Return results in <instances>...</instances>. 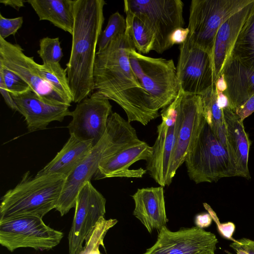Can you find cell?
I'll return each instance as SVG.
<instances>
[{
  "label": "cell",
  "mask_w": 254,
  "mask_h": 254,
  "mask_svg": "<svg viewBox=\"0 0 254 254\" xmlns=\"http://www.w3.org/2000/svg\"><path fill=\"white\" fill-rule=\"evenodd\" d=\"M106 4L104 0H74L71 49L65 68L73 102L76 103L93 92L96 49Z\"/></svg>",
  "instance_id": "cell-2"
},
{
  "label": "cell",
  "mask_w": 254,
  "mask_h": 254,
  "mask_svg": "<svg viewBox=\"0 0 254 254\" xmlns=\"http://www.w3.org/2000/svg\"><path fill=\"white\" fill-rule=\"evenodd\" d=\"M112 106L107 98L91 94L78 103L71 112L67 128L70 135L95 146L105 134Z\"/></svg>",
  "instance_id": "cell-15"
},
{
  "label": "cell",
  "mask_w": 254,
  "mask_h": 254,
  "mask_svg": "<svg viewBox=\"0 0 254 254\" xmlns=\"http://www.w3.org/2000/svg\"><path fill=\"white\" fill-rule=\"evenodd\" d=\"M23 22L22 16L7 18L0 13V37L5 39L11 35H14L21 27Z\"/></svg>",
  "instance_id": "cell-33"
},
{
  "label": "cell",
  "mask_w": 254,
  "mask_h": 254,
  "mask_svg": "<svg viewBox=\"0 0 254 254\" xmlns=\"http://www.w3.org/2000/svg\"><path fill=\"white\" fill-rule=\"evenodd\" d=\"M128 56L131 68L149 94L153 109L158 112L171 104L180 90L173 60L144 56L134 48L128 50Z\"/></svg>",
  "instance_id": "cell-5"
},
{
  "label": "cell",
  "mask_w": 254,
  "mask_h": 254,
  "mask_svg": "<svg viewBox=\"0 0 254 254\" xmlns=\"http://www.w3.org/2000/svg\"><path fill=\"white\" fill-rule=\"evenodd\" d=\"M152 154V146L144 141L131 145L114 155L100 161L95 180L111 178H140L147 172L146 169L139 168L130 169L135 162L144 160L146 162Z\"/></svg>",
  "instance_id": "cell-17"
},
{
  "label": "cell",
  "mask_w": 254,
  "mask_h": 254,
  "mask_svg": "<svg viewBox=\"0 0 254 254\" xmlns=\"http://www.w3.org/2000/svg\"><path fill=\"white\" fill-rule=\"evenodd\" d=\"M135 207L133 215L151 233L166 226V216L163 187L138 189L132 195Z\"/></svg>",
  "instance_id": "cell-20"
},
{
  "label": "cell",
  "mask_w": 254,
  "mask_h": 254,
  "mask_svg": "<svg viewBox=\"0 0 254 254\" xmlns=\"http://www.w3.org/2000/svg\"><path fill=\"white\" fill-rule=\"evenodd\" d=\"M0 92L6 103V104L11 109L19 113V109L13 100L10 92L8 91L3 79L0 75Z\"/></svg>",
  "instance_id": "cell-37"
},
{
  "label": "cell",
  "mask_w": 254,
  "mask_h": 254,
  "mask_svg": "<svg viewBox=\"0 0 254 254\" xmlns=\"http://www.w3.org/2000/svg\"><path fill=\"white\" fill-rule=\"evenodd\" d=\"M106 200L87 182L79 190L68 236L69 254H78L91 231L106 213Z\"/></svg>",
  "instance_id": "cell-13"
},
{
  "label": "cell",
  "mask_w": 254,
  "mask_h": 254,
  "mask_svg": "<svg viewBox=\"0 0 254 254\" xmlns=\"http://www.w3.org/2000/svg\"><path fill=\"white\" fill-rule=\"evenodd\" d=\"M178 113L180 125L169 169L171 183L205 124L201 96L183 93Z\"/></svg>",
  "instance_id": "cell-12"
},
{
  "label": "cell",
  "mask_w": 254,
  "mask_h": 254,
  "mask_svg": "<svg viewBox=\"0 0 254 254\" xmlns=\"http://www.w3.org/2000/svg\"><path fill=\"white\" fill-rule=\"evenodd\" d=\"M254 4V0L229 17L219 28L214 40L212 56L215 82L221 75L245 23Z\"/></svg>",
  "instance_id": "cell-19"
},
{
  "label": "cell",
  "mask_w": 254,
  "mask_h": 254,
  "mask_svg": "<svg viewBox=\"0 0 254 254\" xmlns=\"http://www.w3.org/2000/svg\"><path fill=\"white\" fill-rule=\"evenodd\" d=\"M63 237V232L38 217L22 216L0 222V244L11 252L21 248L49 250L58 246Z\"/></svg>",
  "instance_id": "cell-8"
},
{
  "label": "cell",
  "mask_w": 254,
  "mask_h": 254,
  "mask_svg": "<svg viewBox=\"0 0 254 254\" xmlns=\"http://www.w3.org/2000/svg\"><path fill=\"white\" fill-rule=\"evenodd\" d=\"M231 57L254 69V4L238 37Z\"/></svg>",
  "instance_id": "cell-26"
},
{
  "label": "cell",
  "mask_w": 254,
  "mask_h": 254,
  "mask_svg": "<svg viewBox=\"0 0 254 254\" xmlns=\"http://www.w3.org/2000/svg\"><path fill=\"white\" fill-rule=\"evenodd\" d=\"M230 247L233 249H241L249 254H254V246L243 242L239 240H236L230 245Z\"/></svg>",
  "instance_id": "cell-40"
},
{
  "label": "cell",
  "mask_w": 254,
  "mask_h": 254,
  "mask_svg": "<svg viewBox=\"0 0 254 254\" xmlns=\"http://www.w3.org/2000/svg\"><path fill=\"white\" fill-rule=\"evenodd\" d=\"M254 112V95L252 96L245 103L235 111V113L242 122Z\"/></svg>",
  "instance_id": "cell-36"
},
{
  "label": "cell",
  "mask_w": 254,
  "mask_h": 254,
  "mask_svg": "<svg viewBox=\"0 0 254 254\" xmlns=\"http://www.w3.org/2000/svg\"><path fill=\"white\" fill-rule=\"evenodd\" d=\"M66 177L54 174L33 177L26 172L1 198L0 222L22 216L41 218L55 209Z\"/></svg>",
  "instance_id": "cell-3"
},
{
  "label": "cell",
  "mask_w": 254,
  "mask_h": 254,
  "mask_svg": "<svg viewBox=\"0 0 254 254\" xmlns=\"http://www.w3.org/2000/svg\"><path fill=\"white\" fill-rule=\"evenodd\" d=\"M124 2V6L138 16L153 33V51L162 54L172 47V34L185 24L182 0H125Z\"/></svg>",
  "instance_id": "cell-7"
},
{
  "label": "cell",
  "mask_w": 254,
  "mask_h": 254,
  "mask_svg": "<svg viewBox=\"0 0 254 254\" xmlns=\"http://www.w3.org/2000/svg\"><path fill=\"white\" fill-rule=\"evenodd\" d=\"M189 35L188 28H179L175 30L170 37V43L172 46L175 44H182L188 38Z\"/></svg>",
  "instance_id": "cell-38"
},
{
  "label": "cell",
  "mask_w": 254,
  "mask_h": 254,
  "mask_svg": "<svg viewBox=\"0 0 254 254\" xmlns=\"http://www.w3.org/2000/svg\"><path fill=\"white\" fill-rule=\"evenodd\" d=\"M211 128L216 138L228 150L230 153L227 128L225 121Z\"/></svg>",
  "instance_id": "cell-35"
},
{
  "label": "cell",
  "mask_w": 254,
  "mask_h": 254,
  "mask_svg": "<svg viewBox=\"0 0 254 254\" xmlns=\"http://www.w3.org/2000/svg\"><path fill=\"white\" fill-rule=\"evenodd\" d=\"M185 162L189 177L196 184L238 176L228 150L216 138L206 122Z\"/></svg>",
  "instance_id": "cell-4"
},
{
  "label": "cell",
  "mask_w": 254,
  "mask_h": 254,
  "mask_svg": "<svg viewBox=\"0 0 254 254\" xmlns=\"http://www.w3.org/2000/svg\"><path fill=\"white\" fill-rule=\"evenodd\" d=\"M39 47L37 53L43 64L60 63L64 56L59 37L52 38L46 37L41 39Z\"/></svg>",
  "instance_id": "cell-31"
},
{
  "label": "cell",
  "mask_w": 254,
  "mask_h": 254,
  "mask_svg": "<svg viewBox=\"0 0 254 254\" xmlns=\"http://www.w3.org/2000/svg\"><path fill=\"white\" fill-rule=\"evenodd\" d=\"M133 48H135L126 30L113 39L104 50L96 52L91 94L118 104L129 123L146 126L159 113L152 107L149 94L130 66L128 50Z\"/></svg>",
  "instance_id": "cell-1"
},
{
  "label": "cell",
  "mask_w": 254,
  "mask_h": 254,
  "mask_svg": "<svg viewBox=\"0 0 254 254\" xmlns=\"http://www.w3.org/2000/svg\"><path fill=\"white\" fill-rule=\"evenodd\" d=\"M222 74L226 84V89L224 93L235 113L237 108L251 97L246 65L239 60L231 57L225 64Z\"/></svg>",
  "instance_id": "cell-24"
},
{
  "label": "cell",
  "mask_w": 254,
  "mask_h": 254,
  "mask_svg": "<svg viewBox=\"0 0 254 254\" xmlns=\"http://www.w3.org/2000/svg\"><path fill=\"white\" fill-rule=\"evenodd\" d=\"M200 96L205 121L210 127L224 122V109L218 104L215 84Z\"/></svg>",
  "instance_id": "cell-29"
},
{
  "label": "cell",
  "mask_w": 254,
  "mask_h": 254,
  "mask_svg": "<svg viewBox=\"0 0 254 254\" xmlns=\"http://www.w3.org/2000/svg\"><path fill=\"white\" fill-rule=\"evenodd\" d=\"M113 132V123L109 118L107 130L102 138L93 147L88 156L66 177L55 208L62 216L75 208L79 190L96 174L102 155L112 140Z\"/></svg>",
  "instance_id": "cell-16"
},
{
  "label": "cell",
  "mask_w": 254,
  "mask_h": 254,
  "mask_svg": "<svg viewBox=\"0 0 254 254\" xmlns=\"http://www.w3.org/2000/svg\"><path fill=\"white\" fill-rule=\"evenodd\" d=\"M247 73L249 86V90L251 97L254 95V69L247 66Z\"/></svg>",
  "instance_id": "cell-41"
},
{
  "label": "cell",
  "mask_w": 254,
  "mask_h": 254,
  "mask_svg": "<svg viewBox=\"0 0 254 254\" xmlns=\"http://www.w3.org/2000/svg\"><path fill=\"white\" fill-rule=\"evenodd\" d=\"M93 148L91 142L81 141L70 135L62 149L35 176L58 174L67 177L88 156Z\"/></svg>",
  "instance_id": "cell-22"
},
{
  "label": "cell",
  "mask_w": 254,
  "mask_h": 254,
  "mask_svg": "<svg viewBox=\"0 0 254 254\" xmlns=\"http://www.w3.org/2000/svg\"><path fill=\"white\" fill-rule=\"evenodd\" d=\"M203 205L211 216L212 219H213L216 222L218 231L220 235L225 239L235 242L236 240H235L232 237L233 233L235 230V224L231 222L220 223L216 213L213 211L210 206L206 203H203Z\"/></svg>",
  "instance_id": "cell-34"
},
{
  "label": "cell",
  "mask_w": 254,
  "mask_h": 254,
  "mask_svg": "<svg viewBox=\"0 0 254 254\" xmlns=\"http://www.w3.org/2000/svg\"><path fill=\"white\" fill-rule=\"evenodd\" d=\"M235 250L236 252V254H249L247 252L241 249H237Z\"/></svg>",
  "instance_id": "cell-43"
},
{
  "label": "cell",
  "mask_w": 254,
  "mask_h": 254,
  "mask_svg": "<svg viewBox=\"0 0 254 254\" xmlns=\"http://www.w3.org/2000/svg\"><path fill=\"white\" fill-rule=\"evenodd\" d=\"M126 14V31L129 34L136 50L141 54L153 51L154 35L138 16L124 6Z\"/></svg>",
  "instance_id": "cell-25"
},
{
  "label": "cell",
  "mask_w": 254,
  "mask_h": 254,
  "mask_svg": "<svg viewBox=\"0 0 254 254\" xmlns=\"http://www.w3.org/2000/svg\"><path fill=\"white\" fill-rule=\"evenodd\" d=\"M218 243L214 234L197 226L173 232L165 226L158 231L155 243L143 254H212Z\"/></svg>",
  "instance_id": "cell-14"
},
{
  "label": "cell",
  "mask_w": 254,
  "mask_h": 254,
  "mask_svg": "<svg viewBox=\"0 0 254 254\" xmlns=\"http://www.w3.org/2000/svg\"><path fill=\"white\" fill-rule=\"evenodd\" d=\"M74 0H26L39 20H47L71 35L74 27Z\"/></svg>",
  "instance_id": "cell-23"
},
{
  "label": "cell",
  "mask_w": 254,
  "mask_h": 254,
  "mask_svg": "<svg viewBox=\"0 0 254 254\" xmlns=\"http://www.w3.org/2000/svg\"><path fill=\"white\" fill-rule=\"evenodd\" d=\"M126 19L118 11L112 14L109 17L105 29L102 31L98 43L97 52L104 50L111 41L119 34L125 32Z\"/></svg>",
  "instance_id": "cell-30"
},
{
  "label": "cell",
  "mask_w": 254,
  "mask_h": 254,
  "mask_svg": "<svg viewBox=\"0 0 254 254\" xmlns=\"http://www.w3.org/2000/svg\"><path fill=\"white\" fill-rule=\"evenodd\" d=\"M0 75L11 95H18L31 90L30 86L12 71L0 66Z\"/></svg>",
  "instance_id": "cell-32"
},
{
  "label": "cell",
  "mask_w": 254,
  "mask_h": 254,
  "mask_svg": "<svg viewBox=\"0 0 254 254\" xmlns=\"http://www.w3.org/2000/svg\"><path fill=\"white\" fill-rule=\"evenodd\" d=\"M1 3L5 6L8 5L17 10L24 6V3L26 2V0H1Z\"/></svg>",
  "instance_id": "cell-42"
},
{
  "label": "cell",
  "mask_w": 254,
  "mask_h": 254,
  "mask_svg": "<svg viewBox=\"0 0 254 254\" xmlns=\"http://www.w3.org/2000/svg\"><path fill=\"white\" fill-rule=\"evenodd\" d=\"M38 64L28 57L17 44H12L0 37V66L16 74L44 103L55 106H70L66 99L57 93L41 76Z\"/></svg>",
  "instance_id": "cell-10"
},
{
  "label": "cell",
  "mask_w": 254,
  "mask_h": 254,
  "mask_svg": "<svg viewBox=\"0 0 254 254\" xmlns=\"http://www.w3.org/2000/svg\"><path fill=\"white\" fill-rule=\"evenodd\" d=\"M182 93L161 112L162 122L157 127V137L152 154L147 161L146 170L160 186H169V169L180 125L178 108Z\"/></svg>",
  "instance_id": "cell-9"
},
{
  "label": "cell",
  "mask_w": 254,
  "mask_h": 254,
  "mask_svg": "<svg viewBox=\"0 0 254 254\" xmlns=\"http://www.w3.org/2000/svg\"><path fill=\"white\" fill-rule=\"evenodd\" d=\"M39 73L59 94L70 103L73 102L72 95L69 85L66 68L64 69L60 63L38 64Z\"/></svg>",
  "instance_id": "cell-27"
},
{
  "label": "cell",
  "mask_w": 254,
  "mask_h": 254,
  "mask_svg": "<svg viewBox=\"0 0 254 254\" xmlns=\"http://www.w3.org/2000/svg\"><path fill=\"white\" fill-rule=\"evenodd\" d=\"M212 221V218L209 213H202L196 216L195 224L196 226L203 229L209 227Z\"/></svg>",
  "instance_id": "cell-39"
},
{
  "label": "cell",
  "mask_w": 254,
  "mask_h": 254,
  "mask_svg": "<svg viewBox=\"0 0 254 254\" xmlns=\"http://www.w3.org/2000/svg\"><path fill=\"white\" fill-rule=\"evenodd\" d=\"M231 156L238 171V177L251 179L248 168L251 141L242 122L231 107L224 109Z\"/></svg>",
  "instance_id": "cell-21"
},
{
  "label": "cell",
  "mask_w": 254,
  "mask_h": 254,
  "mask_svg": "<svg viewBox=\"0 0 254 254\" xmlns=\"http://www.w3.org/2000/svg\"><path fill=\"white\" fill-rule=\"evenodd\" d=\"M11 96L19 113L25 118L29 132L46 129L50 123L62 122L65 117L71 116L68 106L44 103L32 90L21 95Z\"/></svg>",
  "instance_id": "cell-18"
},
{
  "label": "cell",
  "mask_w": 254,
  "mask_h": 254,
  "mask_svg": "<svg viewBox=\"0 0 254 254\" xmlns=\"http://www.w3.org/2000/svg\"><path fill=\"white\" fill-rule=\"evenodd\" d=\"M253 0H192L189 38L192 44L212 56L216 33L232 15Z\"/></svg>",
  "instance_id": "cell-6"
},
{
  "label": "cell",
  "mask_w": 254,
  "mask_h": 254,
  "mask_svg": "<svg viewBox=\"0 0 254 254\" xmlns=\"http://www.w3.org/2000/svg\"><path fill=\"white\" fill-rule=\"evenodd\" d=\"M215 254V253H214V254Z\"/></svg>",
  "instance_id": "cell-44"
},
{
  "label": "cell",
  "mask_w": 254,
  "mask_h": 254,
  "mask_svg": "<svg viewBox=\"0 0 254 254\" xmlns=\"http://www.w3.org/2000/svg\"><path fill=\"white\" fill-rule=\"evenodd\" d=\"M176 69L185 93L201 95L215 84L211 55L192 44L189 36L180 45Z\"/></svg>",
  "instance_id": "cell-11"
},
{
  "label": "cell",
  "mask_w": 254,
  "mask_h": 254,
  "mask_svg": "<svg viewBox=\"0 0 254 254\" xmlns=\"http://www.w3.org/2000/svg\"><path fill=\"white\" fill-rule=\"evenodd\" d=\"M117 222V219L106 220L104 217H102L86 237L85 246L78 254H101L100 246L104 247L103 241L106 234Z\"/></svg>",
  "instance_id": "cell-28"
}]
</instances>
